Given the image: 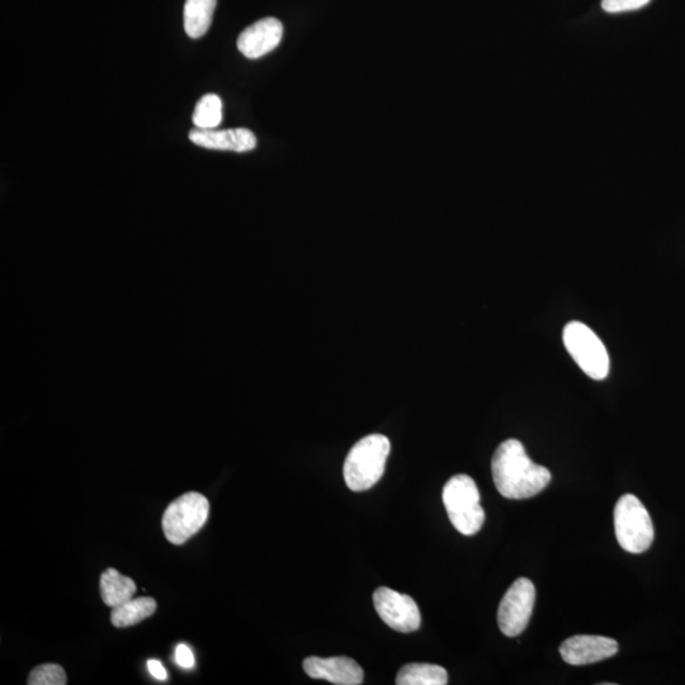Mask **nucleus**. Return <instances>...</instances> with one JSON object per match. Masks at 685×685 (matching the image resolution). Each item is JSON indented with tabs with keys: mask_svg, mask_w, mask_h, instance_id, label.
<instances>
[{
	"mask_svg": "<svg viewBox=\"0 0 685 685\" xmlns=\"http://www.w3.org/2000/svg\"><path fill=\"white\" fill-rule=\"evenodd\" d=\"M491 471L496 489L507 499L533 498L551 483L550 470L533 462L517 439L496 448Z\"/></svg>",
	"mask_w": 685,
	"mask_h": 685,
	"instance_id": "1",
	"label": "nucleus"
},
{
	"mask_svg": "<svg viewBox=\"0 0 685 685\" xmlns=\"http://www.w3.org/2000/svg\"><path fill=\"white\" fill-rule=\"evenodd\" d=\"M390 451V439L382 434H370L354 444L343 469L348 488L358 493L379 483Z\"/></svg>",
	"mask_w": 685,
	"mask_h": 685,
	"instance_id": "2",
	"label": "nucleus"
},
{
	"mask_svg": "<svg viewBox=\"0 0 685 685\" xmlns=\"http://www.w3.org/2000/svg\"><path fill=\"white\" fill-rule=\"evenodd\" d=\"M443 504L452 526L461 535L474 536L484 526L485 512L480 493L472 477L456 475L443 488Z\"/></svg>",
	"mask_w": 685,
	"mask_h": 685,
	"instance_id": "3",
	"label": "nucleus"
},
{
	"mask_svg": "<svg viewBox=\"0 0 685 685\" xmlns=\"http://www.w3.org/2000/svg\"><path fill=\"white\" fill-rule=\"evenodd\" d=\"M614 531L618 543L630 554H642L653 545V521L635 495L626 494L618 500L614 508Z\"/></svg>",
	"mask_w": 685,
	"mask_h": 685,
	"instance_id": "4",
	"label": "nucleus"
},
{
	"mask_svg": "<svg viewBox=\"0 0 685 685\" xmlns=\"http://www.w3.org/2000/svg\"><path fill=\"white\" fill-rule=\"evenodd\" d=\"M566 351L590 379L602 381L609 373V354L601 338L580 321H570L562 333Z\"/></svg>",
	"mask_w": 685,
	"mask_h": 685,
	"instance_id": "5",
	"label": "nucleus"
},
{
	"mask_svg": "<svg viewBox=\"0 0 685 685\" xmlns=\"http://www.w3.org/2000/svg\"><path fill=\"white\" fill-rule=\"evenodd\" d=\"M210 516V503L200 493L179 496L165 509L162 526L165 537L173 545H183L200 532Z\"/></svg>",
	"mask_w": 685,
	"mask_h": 685,
	"instance_id": "6",
	"label": "nucleus"
},
{
	"mask_svg": "<svg viewBox=\"0 0 685 685\" xmlns=\"http://www.w3.org/2000/svg\"><path fill=\"white\" fill-rule=\"evenodd\" d=\"M536 603L535 584L519 578L512 584L500 602L498 625L508 637H517L526 630Z\"/></svg>",
	"mask_w": 685,
	"mask_h": 685,
	"instance_id": "7",
	"label": "nucleus"
},
{
	"mask_svg": "<svg viewBox=\"0 0 685 685\" xmlns=\"http://www.w3.org/2000/svg\"><path fill=\"white\" fill-rule=\"evenodd\" d=\"M373 604L381 620L392 630L414 632L422 623L418 604L409 595L381 587L373 593Z\"/></svg>",
	"mask_w": 685,
	"mask_h": 685,
	"instance_id": "8",
	"label": "nucleus"
},
{
	"mask_svg": "<svg viewBox=\"0 0 685 685\" xmlns=\"http://www.w3.org/2000/svg\"><path fill=\"white\" fill-rule=\"evenodd\" d=\"M618 653V642L609 637L578 635L562 642L560 654L570 665H589L613 658Z\"/></svg>",
	"mask_w": 685,
	"mask_h": 685,
	"instance_id": "9",
	"label": "nucleus"
},
{
	"mask_svg": "<svg viewBox=\"0 0 685 685\" xmlns=\"http://www.w3.org/2000/svg\"><path fill=\"white\" fill-rule=\"evenodd\" d=\"M305 673L313 679L328 680L338 685H359L363 683V669L356 660L347 656L318 658L310 656L304 660Z\"/></svg>",
	"mask_w": 685,
	"mask_h": 685,
	"instance_id": "10",
	"label": "nucleus"
},
{
	"mask_svg": "<svg viewBox=\"0 0 685 685\" xmlns=\"http://www.w3.org/2000/svg\"><path fill=\"white\" fill-rule=\"evenodd\" d=\"M283 25L277 18L267 17L253 23L240 33L238 50L245 58L259 59L272 53L281 44Z\"/></svg>",
	"mask_w": 685,
	"mask_h": 685,
	"instance_id": "11",
	"label": "nucleus"
},
{
	"mask_svg": "<svg viewBox=\"0 0 685 685\" xmlns=\"http://www.w3.org/2000/svg\"><path fill=\"white\" fill-rule=\"evenodd\" d=\"M190 140L201 148L234 153H248L257 146V136L244 127L230 130L193 129L190 132Z\"/></svg>",
	"mask_w": 685,
	"mask_h": 685,
	"instance_id": "12",
	"label": "nucleus"
},
{
	"mask_svg": "<svg viewBox=\"0 0 685 685\" xmlns=\"http://www.w3.org/2000/svg\"><path fill=\"white\" fill-rule=\"evenodd\" d=\"M99 589L103 603L111 608L121 606L122 603L134 598L137 590L134 580L113 568L103 571Z\"/></svg>",
	"mask_w": 685,
	"mask_h": 685,
	"instance_id": "13",
	"label": "nucleus"
},
{
	"mask_svg": "<svg viewBox=\"0 0 685 685\" xmlns=\"http://www.w3.org/2000/svg\"><path fill=\"white\" fill-rule=\"evenodd\" d=\"M217 0H186L184 4V31L191 39H201L210 30Z\"/></svg>",
	"mask_w": 685,
	"mask_h": 685,
	"instance_id": "14",
	"label": "nucleus"
},
{
	"mask_svg": "<svg viewBox=\"0 0 685 685\" xmlns=\"http://www.w3.org/2000/svg\"><path fill=\"white\" fill-rule=\"evenodd\" d=\"M157 602L151 597L131 598L121 606L112 608L111 622L117 628L137 625L157 611Z\"/></svg>",
	"mask_w": 685,
	"mask_h": 685,
	"instance_id": "15",
	"label": "nucleus"
},
{
	"mask_svg": "<svg viewBox=\"0 0 685 685\" xmlns=\"http://www.w3.org/2000/svg\"><path fill=\"white\" fill-rule=\"evenodd\" d=\"M447 683V670L436 664H408L399 670L396 677L398 685H446Z\"/></svg>",
	"mask_w": 685,
	"mask_h": 685,
	"instance_id": "16",
	"label": "nucleus"
},
{
	"mask_svg": "<svg viewBox=\"0 0 685 685\" xmlns=\"http://www.w3.org/2000/svg\"><path fill=\"white\" fill-rule=\"evenodd\" d=\"M196 129L215 130L222 121V101L216 94H206L197 102L192 117Z\"/></svg>",
	"mask_w": 685,
	"mask_h": 685,
	"instance_id": "17",
	"label": "nucleus"
},
{
	"mask_svg": "<svg viewBox=\"0 0 685 685\" xmlns=\"http://www.w3.org/2000/svg\"><path fill=\"white\" fill-rule=\"evenodd\" d=\"M30 685H65L68 683L63 666L44 664L36 666L28 677Z\"/></svg>",
	"mask_w": 685,
	"mask_h": 685,
	"instance_id": "18",
	"label": "nucleus"
},
{
	"mask_svg": "<svg viewBox=\"0 0 685 685\" xmlns=\"http://www.w3.org/2000/svg\"><path fill=\"white\" fill-rule=\"evenodd\" d=\"M651 0H602V8L607 13L637 11L644 8Z\"/></svg>",
	"mask_w": 685,
	"mask_h": 685,
	"instance_id": "19",
	"label": "nucleus"
},
{
	"mask_svg": "<svg viewBox=\"0 0 685 685\" xmlns=\"http://www.w3.org/2000/svg\"><path fill=\"white\" fill-rule=\"evenodd\" d=\"M176 661L183 669H192L196 664L195 655H193L190 647L184 644H179L177 646Z\"/></svg>",
	"mask_w": 685,
	"mask_h": 685,
	"instance_id": "20",
	"label": "nucleus"
},
{
	"mask_svg": "<svg viewBox=\"0 0 685 685\" xmlns=\"http://www.w3.org/2000/svg\"><path fill=\"white\" fill-rule=\"evenodd\" d=\"M148 670L151 675L155 679L158 680H167L168 679V673L167 670H165L164 666L162 663H160L159 660L155 659H150L148 660Z\"/></svg>",
	"mask_w": 685,
	"mask_h": 685,
	"instance_id": "21",
	"label": "nucleus"
}]
</instances>
